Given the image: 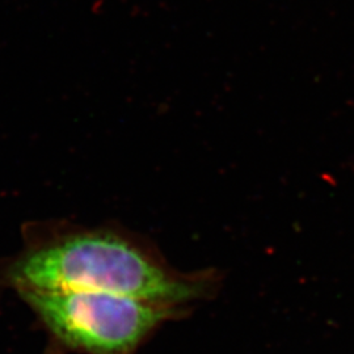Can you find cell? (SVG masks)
<instances>
[{
    "instance_id": "1",
    "label": "cell",
    "mask_w": 354,
    "mask_h": 354,
    "mask_svg": "<svg viewBox=\"0 0 354 354\" xmlns=\"http://www.w3.org/2000/svg\"><path fill=\"white\" fill-rule=\"evenodd\" d=\"M0 282L16 291H104L183 307L206 298L216 277L178 272L125 231L51 226L29 232L21 252L0 268Z\"/></svg>"
},
{
    "instance_id": "2",
    "label": "cell",
    "mask_w": 354,
    "mask_h": 354,
    "mask_svg": "<svg viewBox=\"0 0 354 354\" xmlns=\"http://www.w3.org/2000/svg\"><path fill=\"white\" fill-rule=\"evenodd\" d=\"M23 301L66 352L136 354L165 322L184 311L171 304L89 290H20Z\"/></svg>"
}]
</instances>
